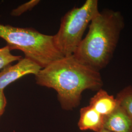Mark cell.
Masks as SVG:
<instances>
[{"label": "cell", "mask_w": 132, "mask_h": 132, "mask_svg": "<svg viewBox=\"0 0 132 132\" xmlns=\"http://www.w3.org/2000/svg\"><path fill=\"white\" fill-rule=\"evenodd\" d=\"M36 83L57 93L62 108L70 110L80 103L82 93L97 90L103 85L101 76L73 55L63 57L42 68L35 76Z\"/></svg>", "instance_id": "6da1fadb"}, {"label": "cell", "mask_w": 132, "mask_h": 132, "mask_svg": "<svg viewBox=\"0 0 132 132\" xmlns=\"http://www.w3.org/2000/svg\"><path fill=\"white\" fill-rule=\"evenodd\" d=\"M123 19L118 11H99L91 21L88 32L73 56L95 71L103 69L113 56L123 27Z\"/></svg>", "instance_id": "7a4b0ae2"}, {"label": "cell", "mask_w": 132, "mask_h": 132, "mask_svg": "<svg viewBox=\"0 0 132 132\" xmlns=\"http://www.w3.org/2000/svg\"><path fill=\"white\" fill-rule=\"evenodd\" d=\"M0 38L5 41L11 51H21L25 57L42 69L64 57L57 48L53 35L44 34L34 28L0 24Z\"/></svg>", "instance_id": "3957f363"}, {"label": "cell", "mask_w": 132, "mask_h": 132, "mask_svg": "<svg viewBox=\"0 0 132 132\" xmlns=\"http://www.w3.org/2000/svg\"><path fill=\"white\" fill-rule=\"evenodd\" d=\"M99 11L98 1L87 0L81 6L72 9L62 17L60 28L53 38L57 48L63 56L73 55L85 30Z\"/></svg>", "instance_id": "277c9868"}, {"label": "cell", "mask_w": 132, "mask_h": 132, "mask_svg": "<svg viewBox=\"0 0 132 132\" xmlns=\"http://www.w3.org/2000/svg\"><path fill=\"white\" fill-rule=\"evenodd\" d=\"M42 68L35 62L24 57L13 65H9L0 71V90L24 76L33 74L36 76Z\"/></svg>", "instance_id": "5b68a950"}, {"label": "cell", "mask_w": 132, "mask_h": 132, "mask_svg": "<svg viewBox=\"0 0 132 132\" xmlns=\"http://www.w3.org/2000/svg\"><path fill=\"white\" fill-rule=\"evenodd\" d=\"M103 128L112 132H132V119L118 107L104 117Z\"/></svg>", "instance_id": "8992f818"}, {"label": "cell", "mask_w": 132, "mask_h": 132, "mask_svg": "<svg viewBox=\"0 0 132 132\" xmlns=\"http://www.w3.org/2000/svg\"><path fill=\"white\" fill-rule=\"evenodd\" d=\"M103 122L104 117L90 105L80 109L78 126L81 130H90L98 132L103 128Z\"/></svg>", "instance_id": "52a82bcc"}, {"label": "cell", "mask_w": 132, "mask_h": 132, "mask_svg": "<svg viewBox=\"0 0 132 132\" xmlns=\"http://www.w3.org/2000/svg\"><path fill=\"white\" fill-rule=\"evenodd\" d=\"M89 105L104 117L113 113L118 107L116 98L101 89L90 98Z\"/></svg>", "instance_id": "ba28073f"}, {"label": "cell", "mask_w": 132, "mask_h": 132, "mask_svg": "<svg viewBox=\"0 0 132 132\" xmlns=\"http://www.w3.org/2000/svg\"><path fill=\"white\" fill-rule=\"evenodd\" d=\"M116 98L118 106L132 119V87H128L123 89Z\"/></svg>", "instance_id": "9c48e42d"}, {"label": "cell", "mask_w": 132, "mask_h": 132, "mask_svg": "<svg viewBox=\"0 0 132 132\" xmlns=\"http://www.w3.org/2000/svg\"><path fill=\"white\" fill-rule=\"evenodd\" d=\"M11 50L8 46L0 48V70L16 61H19L22 57L20 55H14L11 53Z\"/></svg>", "instance_id": "30bf717a"}, {"label": "cell", "mask_w": 132, "mask_h": 132, "mask_svg": "<svg viewBox=\"0 0 132 132\" xmlns=\"http://www.w3.org/2000/svg\"><path fill=\"white\" fill-rule=\"evenodd\" d=\"M40 1L39 0H31L24 4L21 5L16 9L12 10L11 12V15L13 16H19L24 12L30 10L39 4Z\"/></svg>", "instance_id": "8fae6325"}, {"label": "cell", "mask_w": 132, "mask_h": 132, "mask_svg": "<svg viewBox=\"0 0 132 132\" xmlns=\"http://www.w3.org/2000/svg\"><path fill=\"white\" fill-rule=\"evenodd\" d=\"M7 104V100L4 90H0V117L5 112Z\"/></svg>", "instance_id": "7c38bea8"}, {"label": "cell", "mask_w": 132, "mask_h": 132, "mask_svg": "<svg viewBox=\"0 0 132 132\" xmlns=\"http://www.w3.org/2000/svg\"><path fill=\"white\" fill-rule=\"evenodd\" d=\"M112 132L109 131L108 130L106 129H104V128H102V129H101L100 131H99L98 132Z\"/></svg>", "instance_id": "4fadbf2b"}]
</instances>
